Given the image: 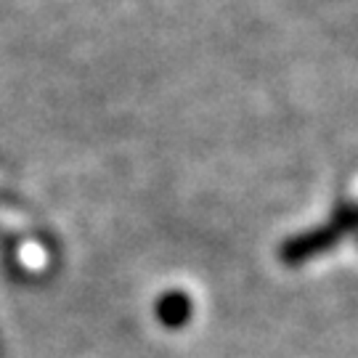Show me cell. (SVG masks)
Returning <instances> with one entry per match:
<instances>
[{
	"instance_id": "6da1fadb",
	"label": "cell",
	"mask_w": 358,
	"mask_h": 358,
	"mask_svg": "<svg viewBox=\"0 0 358 358\" xmlns=\"http://www.w3.org/2000/svg\"><path fill=\"white\" fill-rule=\"evenodd\" d=\"M356 226H358V207H343L334 215V220H329L327 226L310 231V234H303V236H297V239L284 244L282 260L289 263V266H297L306 257H313L319 255V252H324V250H329L345 231H353Z\"/></svg>"
},
{
	"instance_id": "7a4b0ae2",
	"label": "cell",
	"mask_w": 358,
	"mask_h": 358,
	"mask_svg": "<svg viewBox=\"0 0 358 358\" xmlns=\"http://www.w3.org/2000/svg\"><path fill=\"white\" fill-rule=\"evenodd\" d=\"M192 316V300L183 292H167L157 303V319L165 324L167 329H178Z\"/></svg>"
}]
</instances>
